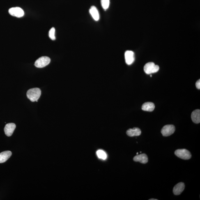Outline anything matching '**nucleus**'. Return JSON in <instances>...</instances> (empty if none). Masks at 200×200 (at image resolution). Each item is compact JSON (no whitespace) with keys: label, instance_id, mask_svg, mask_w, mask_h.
<instances>
[{"label":"nucleus","instance_id":"5","mask_svg":"<svg viewBox=\"0 0 200 200\" xmlns=\"http://www.w3.org/2000/svg\"><path fill=\"white\" fill-rule=\"evenodd\" d=\"M175 128L174 125H168L164 126L161 130V133L164 137H168L174 133Z\"/></svg>","mask_w":200,"mask_h":200},{"label":"nucleus","instance_id":"1","mask_svg":"<svg viewBox=\"0 0 200 200\" xmlns=\"http://www.w3.org/2000/svg\"><path fill=\"white\" fill-rule=\"evenodd\" d=\"M41 94V90L40 88H32L28 91L27 96L31 102H38V100L40 98Z\"/></svg>","mask_w":200,"mask_h":200},{"label":"nucleus","instance_id":"16","mask_svg":"<svg viewBox=\"0 0 200 200\" xmlns=\"http://www.w3.org/2000/svg\"><path fill=\"white\" fill-rule=\"evenodd\" d=\"M101 4L104 10H107L109 6L110 0H101Z\"/></svg>","mask_w":200,"mask_h":200},{"label":"nucleus","instance_id":"6","mask_svg":"<svg viewBox=\"0 0 200 200\" xmlns=\"http://www.w3.org/2000/svg\"><path fill=\"white\" fill-rule=\"evenodd\" d=\"M10 15L17 17H21L24 15V12L22 9L19 7H13L9 10Z\"/></svg>","mask_w":200,"mask_h":200},{"label":"nucleus","instance_id":"7","mask_svg":"<svg viewBox=\"0 0 200 200\" xmlns=\"http://www.w3.org/2000/svg\"><path fill=\"white\" fill-rule=\"evenodd\" d=\"M126 63L128 65H131L134 61V55L133 51H127L125 54Z\"/></svg>","mask_w":200,"mask_h":200},{"label":"nucleus","instance_id":"12","mask_svg":"<svg viewBox=\"0 0 200 200\" xmlns=\"http://www.w3.org/2000/svg\"><path fill=\"white\" fill-rule=\"evenodd\" d=\"M11 155L12 153L10 151H5L0 153V164L6 161Z\"/></svg>","mask_w":200,"mask_h":200},{"label":"nucleus","instance_id":"19","mask_svg":"<svg viewBox=\"0 0 200 200\" xmlns=\"http://www.w3.org/2000/svg\"><path fill=\"white\" fill-rule=\"evenodd\" d=\"M196 88H198V89H200V80H198L196 82Z\"/></svg>","mask_w":200,"mask_h":200},{"label":"nucleus","instance_id":"11","mask_svg":"<svg viewBox=\"0 0 200 200\" xmlns=\"http://www.w3.org/2000/svg\"><path fill=\"white\" fill-rule=\"evenodd\" d=\"M126 134L129 137H137L141 135V131L140 129L138 127H134V128L130 129L127 130Z\"/></svg>","mask_w":200,"mask_h":200},{"label":"nucleus","instance_id":"9","mask_svg":"<svg viewBox=\"0 0 200 200\" xmlns=\"http://www.w3.org/2000/svg\"><path fill=\"white\" fill-rule=\"evenodd\" d=\"M185 187L184 183L183 182H180V183L177 184L173 187V194L176 195H179L184 190Z\"/></svg>","mask_w":200,"mask_h":200},{"label":"nucleus","instance_id":"17","mask_svg":"<svg viewBox=\"0 0 200 200\" xmlns=\"http://www.w3.org/2000/svg\"><path fill=\"white\" fill-rule=\"evenodd\" d=\"M97 155L99 158L105 160L107 158V155L105 152L102 150H99L97 152Z\"/></svg>","mask_w":200,"mask_h":200},{"label":"nucleus","instance_id":"8","mask_svg":"<svg viewBox=\"0 0 200 200\" xmlns=\"http://www.w3.org/2000/svg\"><path fill=\"white\" fill-rule=\"evenodd\" d=\"M16 127L15 123H9L7 124L4 128V132L5 134L8 137L11 136L16 128Z\"/></svg>","mask_w":200,"mask_h":200},{"label":"nucleus","instance_id":"20","mask_svg":"<svg viewBox=\"0 0 200 200\" xmlns=\"http://www.w3.org/2000/svg\"><path fill=\"white\" fill-rule=\"evenodd\" d=\"M149 200H157V199H149Z\"/></svg>","mask_w":200,"mask_h":200},{"label":"nucleus","instance_id":"2","mask_svg":"<svg viewBox=\"0 0 200 200\" xmlns=\"http://www.w3.org/2000/svg\"><path fill=\"white\" fill-rule=\"evenodd\" d=\"M159 67L158 65H156L153 62H150L146 64L144 67V70L147 74L156 73L158 71Z\"/></svg>","mask_w":200,"mask_h":200},{"label":"nucleus","instance_id":"18","mask_svg":"<svg viewBox=\"0 0 200 200\" xmlns=\"http://www.w3.org/2000/svg\"><path fill=\"white\" fill-rule=\"evenodd\" d=\"M55 29L54 28H52L50 30L49 33V38L52 40H55L56 38L55 36Z\"/></svg>","mask_w":200,"mask_h":200},{"label":"nucleus","instance_id":"13","mask_svg":"<svg viewBox=\"0 0 200 200\" xmlns=\"http://www.w3.org/2000/svg\"><path fill=\"white\" fill-rule=\"evenodd\" d=\"M89 13L94 20L96 21L99 20L100 18V14L96 7L95 6H91L89 9Z\"/></svg>","mask_w":200,"mask_h":200},{"label":"nucleus","instance_id":"4","mask_svg":"<svg viewBox=\"0 0 200 200\" xmlns=\"http://www.w3.org/2000/svg\"><path fill=\"white\" fill-rule=\"evenodd\" d=\"M175 155L177 157L184 160H188L191 158V154L190 152L186 149H179L176 150Z\"/></svg>","mask_w":200,"mask_h":200},{"label":"nucleus","instance_id":"10","mask_svg":"<svg viewBox=\"0 0 200 200\" xmlns=\"http://www.w3.org/2000/svg\"><path fill=\"white\" fill-rule=\"evenodd\" d=\"M133 159L134 161L139 162L143 164H146L148 161V156L145 153L136 156L134 157Z\"/></svg>","mask_w":200,"mask_h":200},{"label":"nucleus","instance_id":"21","mask_svg":"<svg viewBox=\"0 0 200 200\" xmlns=\"http://www.w3.org/2000/svg\"><path fill=\"white\" fill-rule=\"evenodd\" d=\"M138 153H137V155H138Z\"/></svg>","mask_w":200,"mask_h":200},{"label":"nucleus","instance_id":"15","mask_svg":"<svg viewBox=\"0 0 200 200\" xmlns=\"http://www.w3.org/2000/svg\"><path fill=\"white\" fill-rule=\"evenodd\" d=\"M155 108V106L153 103L148 102L143 104L142 109L144 111H152L154 110Z\"/></svg>","mask_w":200,"mask_h":200},{"label":"nucleus","instance_id":"14","mask_svg":"<svg viewBox=\"0 0 200 200\" xmlns=\"http://www.w3.org/2000/svg\"><path fill=\"white\" fill-rule=\"evenodd\" d=\"M191 118L194 123H200V110L199 109H196L192 113Z\"/></svg>","mask_w":200,"mask_h":200},{"label":"nucleus","instance_id":"3","mask_svg":"<svg viewBox=\"0 0 200 200\" xmlns=\"http://www.w3.org/2000/svg\"><path fill=\"white\" fill-rule=\"evenodd\" d=\"M51 62L50 58L47 56H42L35 62V66L38 68H42L48 65Z\"/></svg>","mask_w":200,"mask_h":200},{"label":"nucleus","instance_id":"22","mask_svg":"<svg viewBox=\"0 0 200 200\" xmlns=\"http://www.w3.org/2000/svg\"><path fill=\"white\" fill-rule=\"evenodd\" d=\"M152 77V75H150V77Z\"/></svg>","mask_w":200,"mask_h":200}]
</instances>
